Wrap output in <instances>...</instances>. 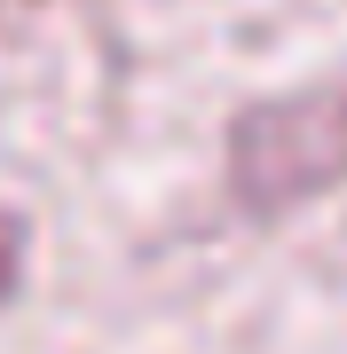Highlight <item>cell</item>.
<instances>
[{
  "mask_svg": "<svg viewBox=\"0 0 347 354\" xmlns=\"http://www.w3.org/2000/svg\"><path fill=\"white\" fill-rule=\"evenodd\" d=\"M16 260H24V228H16V221H0V291L16 283Z\"/></svg>",
  "mask_w": 347,
  "mask_h": 354,
  "instance_id": "obj_2",
  "label": "cell"
},
{
  "mask_svg": "<svg viewBox=\"0 0 347 354\" xmlns=\"http://www.w3.org/2000/svg\"><path fill=\"white\" fill-rule=\"evenodd\" d=\"M308 150H323L332 165H347V102L308 95V102H276V111H253L237 127V189L253 205L269 197H308L316 189V165Z\"/></svg>",
  "mask_w": 347,
  "mask_h": 354,
  "instance_id": "obj_1",
  "label": "cell"
}]
</instances>
